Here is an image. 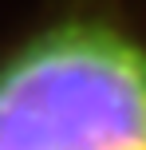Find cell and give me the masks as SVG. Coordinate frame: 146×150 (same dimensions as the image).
<instances>
[{"label": "cell", "instance_id": "6da1fadb", "mask_svg": "<svg viewBox=\"0 0 146 150\" xmlns=\"http://www.w3.org/2000/svg\"><path fill=\"white\" fill-rule=\"evenodd\" d=\"M0 150H146V28L71 4L0 47Z\"/></svg>", "mask_w": 146, "mask_h": 150}]
</instances>
